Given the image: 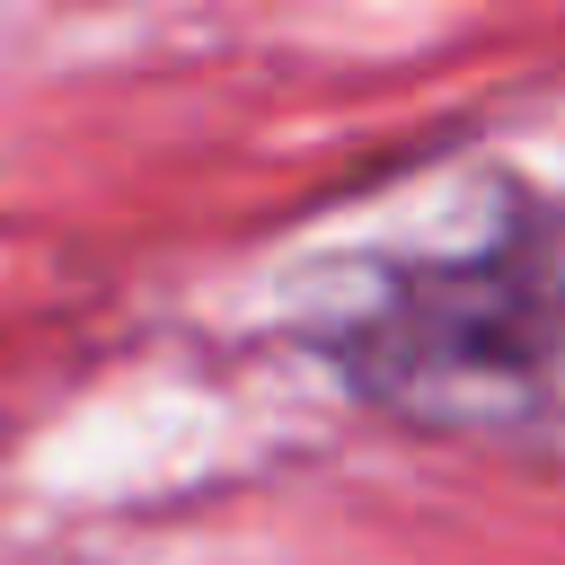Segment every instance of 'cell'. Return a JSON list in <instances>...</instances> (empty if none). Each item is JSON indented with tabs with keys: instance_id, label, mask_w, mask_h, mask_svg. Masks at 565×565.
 <instances>
[{
	"instance_id": "obj_1",
	"label": "cell",
	"mask_w": 565,
	"mask_h": 565,
	"mask_svg": "<svg viewBox=\"0 0 565 565\" xmlns=\"http://www.w3.org/2000/svg\"><path fill=\"white\" fill-rule=\"evenodd\" d=\"M335 371L441 433H556L565 424V212L521 203L459 256L397 265L327 327Z\"/></svg>"
}]
</instances>
